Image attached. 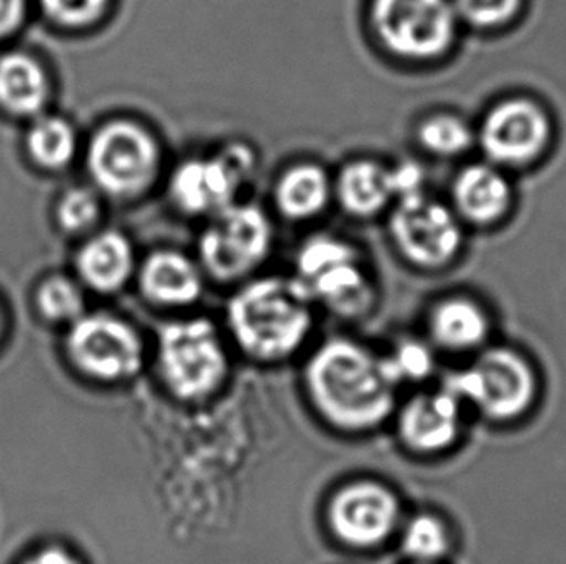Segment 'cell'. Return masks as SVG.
Segmentation results:
<instances>
[{"mask_svg":"<svg viewBox=\"0 0 566 564\" xmlns=\"http://www.w3.org/2000/svg\"><path fill=\"white\" fill-rule=\"evenodd\" d=\"M306 382L319 412L348 431L381 424L395 405V383L382 359L340 338L315 352L307 364Z\"/></svg>","mask_w":566,"mask_h":564,"instance_id":"6da1fadb","label":"cell"},{"mask_svg":"<svg viewBox=\"0 0 566 564\" xmlns=\"http://www.w3.org/2000/svg\"><path fill=\"white\" fill-rule=\"evenodd\" d=\"M49 85L43 70L25 54L0 59V105L14 115H33L45 105Z\"/></svg>","mask_w":566,"mask_h":564,"instance_id":"ffe728a7","label":"cell"},{"mask_svg":"<svg viewBox=\"0 0 566 564\" xmlns=\"http://www.w3.org/2000/svg\"><path fill=\"white\" fill-rule=\"evenodd\" d=\"M69 348L80 369L105 382L138 374L144 359L136 331L111 315L80 317L70 331Z\"/></svg>","mask_w":566,"mask_h":564,"instance_id":"30bf717a","label":"cell"},{"mask_svg":"<svg viewBox=\"0 0 566 564\" xmlns=\"http://www.w3.org/2000/svg\"><path fill=\"white\" fill-rule=\"evenodd\" d=\"M41 4L54 22L69 28H84L105 12L108 0H41Z\"/></svg>","mask_w":566,"mask_h":564,"instance_id":"83f0119b","label":"cell"},{"mask_svg":"<svg viewBox=\"0 0 566 564\" xmlns=\"http://www.w3.org/2000/svg\"><path fill=\"white\" fill-rule=\"evenodd\" d=\"M23 15V0H0V38L18 28Z\"/></svg>","mask_w":566,"mask_h":564,"instance_id":"f546056e","label":"cell"},{"mask_svg":"<svg viewBox=\"0 0 566 564\" xmlns=\"http://www.w3.org/2000/svg\"><path fill=\"white\" fill-rule=\"evenodd\" d=\"M382 367L389 375L390 382L398 385L402 379L428 377L431 369H433V356L423 344L408 341V343L398 346L395 356L382 359Z\"/></svg>","mask_w":566,"mask_h":564,"instance_id":"484cf974","label":"cell"},{"mask_svg":"<svg viewBox=\"0 0 566 564\" xmlns=\"http://www.w3.org/2000/svg\"><path fill=\"white\" fill-rule=\"evenodd\" d=\"M329 198V176L312 163L289 168L275 186L276 207L292 221H302L322 213Z\"/></svg>","mask_w":566,"mask_h":564,"instance_id":"d6986e66","label":"cell"},{"mask_svg":"<svg viewBox=\"0 0 566 564\" xmlns=\"http://www.w3.org/2000/svg\"><path fill=\"white\" fill-rule=\"evenodd\" d=\"M521 0H454V12L475 28H497L511 22Z\"/></svg>","mask_w":566,"mask_h":564,"instance_id":"4316f807","label":"cell"},{"mask_svg":"<svg viewBox=\"0 0 566 564\" xmlns=\"http://www.w3.org/2000/svg\"><path fill=\"white\" fill-rule=\"evenodd\" d=\"M444 389L459 400L474 403L490 418L513 420L534 403L536 379L518 354L495 348L485 352L467 372L451 375Z\"/></svg>","mask_w":566,"mask_h":564,"instance_id":"8992f818","label":"cell"},{"mask_svg":"<svg viewBox=\"0 0 566 564\" xmlns=\"http://www.w3.org/2000/svg\"><path fill=\"white\" fill-rule=\"evenodd\" d=\"M39 305L46 317L54 321L76 320L84 307V300L76 284L66 279L46 281L39 292Z\"/></svg>","mask_w":566,"mask_h":564,"instance_id":"d4e9b609","label":"cell"},{"mask_svg":"<svg viewBox=\"0 0 566 564\" xmlns=\"http://www.w3.org/2000/svg\"><path fill=\"white\" fill-rule=\"evenodd\" d=\"M398 250L421 268H439L459 252L462 230L454 215L421 194L398 199L390 219Z\"/></svg>","mask_w":566,"mask_h":564,"instance_id":"8fae6325","label":"cell"},{"mask_svg":"<svg viewBox=\"0 0 566 564\" xmlns=\"http://www.w3.org/2000/svg\"><path fill=\"white\" fill-rule=\"evenodd\" d=\"M298 282L310 297L322 300L343 315H358L371 304V286L353 246L329 237H315L298 253Z\"/></svg>","mask_w":566,"mask_h":564,"instance_id":"52a82bcc","label":"cell"},{"mask_svg":"<svg viewBox=\"0 0 566 564\" xmlns=\"http://www.w3.org/2000/svg\"><path fill=\"white\" fill-rule=\"evenodd\" d=\"M253 167V152L242 144L227 145L211 159L186 160L170 178V199L182 213H219L234 203Z\"/></svg>","mask_w":566,"mask_h":564,"instance_id":"9c48e42d","label":"cell"},{"mask_svg":"<svg viewBox=\"0 0 566 564\" xmlns=\"http://www.w3.org/2000/svg\"><path fill=\"white\" fill-rule=\"evenodd\" d=\"M134 268L132 246L118 232H103L93 238L77 258L80 275L92 289L115 292L123 289Z\"/></svg>","mask_w":566,"mask_h":564,"instance_id":"ac0fdd59","label":"cell"},{"mask_svg":"<svg viewBox=\"0 0 566 564\" xmlns=\"http://www.w3.org/2000/svg\"><path fill=\"white\" fill-rule=\"evenodd\" d=\"M99 217V201L93 196L92 191L72 190L62 198L59 207V219L62 227L69 230L90 229L93 222Z\"/></svg>","mask_w":566,"mask_h":564,"instance_id":"f1b7e54d","label":"cell"},{"mask_svg":"<svg viewBox=\"0 0 566 564\" xmlns=\"http://www.w3.org/2000/svg\"><path fill=\"white\" fill-rule=\"evenodd\" d=\"M418 139L426 152L452 157L467 152L472 145V130L459 116L436 115L420 124Z\"/></svg>","mask_w":566,"mask_h":564,"instance_id":"603a6c76","label":"cell"},{"mask_svg":"<svg viewBox=\"0 0 566 564\" xmlns=\"http://www.w3.org/2000/svg\"><path fill=\"white\" fill-rule=\"evenodd\" d=\"M271 248V224L255 206L224 207L213 215L199 240V255L209 275L234 281L258 268Z\"/></svg>","mask_w":566,"mask_h":564,"instance_id":"ba28073f","label":"cell"},{"mask_svg":"<svg viewBox=\"0 0 566 564\" xmlns=\"http://www.w3.org/2000/svg\"><path fill=\"white\" fill-rule=\"evenodd\" d=\"M459 403L447 389L412 398L398 420L400 437L410 449L421 452L449 447L459 434Z\"/></svg>","mask_w":566,"mask_h":564,"instance_id":"5bb4252c","label":"cell"},{"mask_svg":"<svg viewBox=\"0 0 566 564\" xmlns=\"http://www.w3.org/2000/svg\"><path fill=\"white\" fill-rule=\"evenodd\" d=\"M460 215L475 224H490L503 217L511 201V186L497 168L474 165L460 173L452 186Z\"/></svg>","mask_w":566,"mask_h":564,"instance_id":"9a60e30c","label":"cell"},{"mask_svg":"<svg viewBox=\"0 0 566 564\" xmlns=\"http://www.w3.org/2000/svg\"><path fill=\"white\" fill-rule=\"evenodd\" d=\"M371 23L389 53L428 61L452 45L457 12L449 0H374Z\"/></svg>","mask_w":566,"mask_h":564,"instance_id":"277c9868","label":"cell"},{"mask_svg":"<svg viewBox=\"0 0 566 564\" xmlns=\"http://www.w3.org/2000/svg\"><path fill=\"white\" fill-rule=\"evenodd\" d=\"M431 333L444 348L468 351L485 341L488 317L470 300H447L431 313Z\"/></svg>","mask_w":566,"mask_h":564,"instance_id":"44dd1931","label":"cell"},{"mask_svg":"<svg viewBox=\"0 0 566 564\" xmlns=\"http://www.w3.org/2000/svg\"><path fill=\"white\" fill-rule=\"evenodd\" d=\"M139 286L155 304L186 305L201 294V276L182 253L155 252L142 268Z\"/></svg>","mask_w":566,"mask_h":564,"instance_id":"2e32d148","label":"cell"},{"mask_svg":"<svg viewBox=\"0 0 566 564\" xmlns=\"http://www.w3.org/2000/svg\"><path fill=\"white\" fill-rule=\"evenodd\" d=\"M397 497L389 489L364 481L340 489L329 506V524L340 542L374 547L385 542L398 522Z\"/></svg>","mask_w":566,"mask_h":564,"instance_id":"7c38bea8","label":"cell"},{"mask_svg":"<svg viewBox=\"0 0 566 564\" xmlns=\"http://www.w3.org/2000/svg\"><path fill=\"white\" fill-rule=\"evenodd\" d=\"M549 139V121L532 101L513 100L491 108L483 121V152L499 165H524L537 157Z\"/></svg>","mask_w":566,"mask_h":564,"instance_id":"4fadbf2b","label":"cell"},{"mask_svg":"<svg viewBox=\"0 0 566 564\" xmlns=\"http://www.w3.org/2000/svg\"><path fill=\"white\" fill-rule=\"evenodd\" d=\"M337 198L348 213L371 217L397 198L395 173L374 160L346 165L337 178Z\"/></svg>","mask_w":566,"mask_h":564,"instance_id":"e0dca14e","label":"cell"},{"mask_svg":"<svg viewBox=\"0 0 566 564\" xmlns=\"http://www.w3.org/2000/svg\"><path fill=\"white\" fill-rule=\"evenodd\" d=\"M402 550L408 557L429 563L443 557L449 550V534L441 520L421 514L410 520L402 535Z\"/></svg>","mask_w":566,"mask_h":564,"instance_id":"cb8c5ba5","label":"cell"},{"mask_svg":"<svg viewBox=\"0 0 566 564\" xmlns=\"http://www.w3.org/2000/svg\"><path fill=\"white\" fill-rule=\"evenodd\" d=\"M159 362L169 389L186 400L211 395L227 374V356L207 320L178 321L163 328Z\"/></svg>","mask_w":566,"mask_h":564,"instance_id":"5b68a950","label":"cell"},{"mask_svg":"<svg viewBox=\"0 0 566 564\" xmlns=\"http://www.w3.org/2000/svg\"><path fill=\"white\" fill-rule=\"evenodd\" d=\"M28 145L41 167L61 168L74 157L76 134L62 118L46 116L31 128Z\"/></svg>","mask_w":566,"mask_h":564,"instance_id":"7402d4cb","label":"cell"},{"mask_svg":"<svg viewBox=\"0 0 566 564\" xmlns=\"http://www.w3.org/2000/svg\"><path fill=\"white\" fill-rule=\"evenodd\" d=\"M25 564H77L69 553L61 550H46L39 553L38 557L30 558Z\"/></svg>","mask_w":566,"mask_h":564,"instance_id":"4dcf8cb0","label":"cell"},{"mask_svg":"<svg viewBox=\"0 0 566 564\" xmlns=\"http://www.w3.org/2000/svg\"><path fill=\"white\" fill-rule=\"evenodd\" d=\"M310 302L298 279H261L230 300V328L255 358H284L304 343L312 327Z\"/></svg>","mask_w":566,"mask_h":564,"instance_id":"7a4b0ae2","label":"cell"},{"mask_svg":"<svg viewBox=\"0 0 566 564\" xmlns=\"http://www.w3.org/2000/svg\"><path fill=\"white\" fill-rule=\"evenodd\" d=\"M159 145L130 121L108 123L93 136L87 167L101 190L116 198H134L149 188L159 170Z\"/></svg>","mask_w":566,"mask_h":564,"instance_id":"3957f363","label":"cell"}]
</instances>
